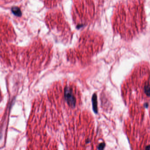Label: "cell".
<instances>
[{"instance_id": "1", "label": "cell", "mask_w": 150, "mask_h": 150, "mask_svg": "<svg viewBox=\"0 0 150 150\" xmlns=\"http://www.w3.org/2000/svg\"><path fill=\"white\" fill-rule=\"evenodd\" d=\"M143 4L139 0H128L118 5L114 16V29L126 38H132L144 27Z\"/></svg>"}, {"instance_id": "2", "label": "cell", "mask_w": 150, "mask_h": 150, "mask_svg": "<svg viewBox=\"0 0 150 150\" xmlns=\"http://www.w3.org/2000/svg\"><path fill=\"white\" fill-rule=\"evenodd\" d=\"M64 98L70 107H74L76 105V99L73 91L70 87H67L64 89Z\"/></svg>"}, {"instance_id": "3", "label": "cell", "mask_w": 150, "mask_h": 150, "mask_svg": "<svg viewBox=\"0 0 150 150\" xmlns=\"http://www.w3.org/2000/svg\"><path fill=\"white\" fill-rule=\"evenodd\" d=\"M11 11L12 13L16 16L18 17L21 16L22 12L19 8L17 7H13L11 8Z\"/></svg>"}, {"instance_id": "4", "label": "cell", "mask_w": 150, "mask_h": 150, "mask_svg": "<svg viewBox=\"0 0 150 150\" xmlns=\"http://www.w3.org/2000/svg\"><path fill=\"white\" fill-rule=\"evenodd\" d=\"M97 98L94 95L93 98V108L95 112L97 111Z\"/></svg>"}]
</instances>
